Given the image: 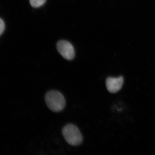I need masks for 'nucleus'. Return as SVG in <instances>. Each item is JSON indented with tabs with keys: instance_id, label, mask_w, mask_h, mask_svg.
Returning a JSON list of instances; mask_svg holds the SVG:
<instances>
[{
	"instance_id": "4",
	"label": "nucleus",
	"mask_w": 155,
	"mask_h": 155,
	"mask_svg": "<svg viewBox=\"0 0 155 155\" xmlns=\"http://www.w3.org/2000/svg\"><path fill=\"white\" fill-rule=\"evenodd\" d=\"M123 78L121 76L117 78L109 77L106 80V86L108 91L112 93L119 91L123 85Z\"/></svg>"
},
{
	"instance_id": "1",
	"label": "nucleus",
	"mask_w": 155,
	"mask_h": 155,
	"mask_svg": "<svg viewBox=\"0 0 155 155\" xmlns=\"http://www.w3.org/2000/svg\"><path fill=\"white\" fill-rule=\"evenodd\" d=\"M47 105L51 110L58 112L62 111L66 105V101L63 95L57 91H51L45 96Z\"/></svg>"
},
{
	"instance_id": "2",
	"label": "nucleus",
	"mask_w": 155,
	"mask_h": 155,
	"mask_svg": "<svg viewBox=\"0 0 155 155\" xmlns=\"http://www.w3.org/2000/svg\"><path fill=\"white\" fill-rule=\"evenodd\" d=\"M63 134L65 140L71 145H79L83 140V137L80 130L72 124H68L64 127Z\"/></svg>"
},
{
	"instance_id": "3",
	"label": "nucleus",
	"mask_w": 155,
	"mask_h": 155,
	"mask_svg": "<svg viewBox=\"0 0 155 155\" xmlns=\"http://www.w3.org/2000/svg\"><path fill=\"white\" fill-rule=\"evenodd\" d=\"M57 50L62 57L69 61L73 60L75 57V51L72 45L69 41L61 40L57 44Z\"/></svg>"
},
{
	"instance_id": "5",
	"label": "nucleus",
	"mask_w": 155,
	"mask_h": 155,
	"mask_svg": "<svg viewBox=\"0 0 155 155\" xmlns=\"http://www.w3.org/2000/svg\"><path fill=\"white\" fill-rule=\"evenodd\" d=\"M46 0H29L30 5L33 8H38L43 5Z\"/></svg>"
},
{
	"instance_id": "6",
	"label": "nucleus",
	"mask_w": 155,
	"mask_h": 155,
	"mask_svg": "<svg viewBox=\"0 0 155 155\" xmlns=\"http://www.w3.org/2000/svg\"><path fill=\"white\" fill-rule=\"evenodd\" d=\"M5 29V24L2 19L0 18V35L3 33Z\"/></svg>"
}]
</instances>
